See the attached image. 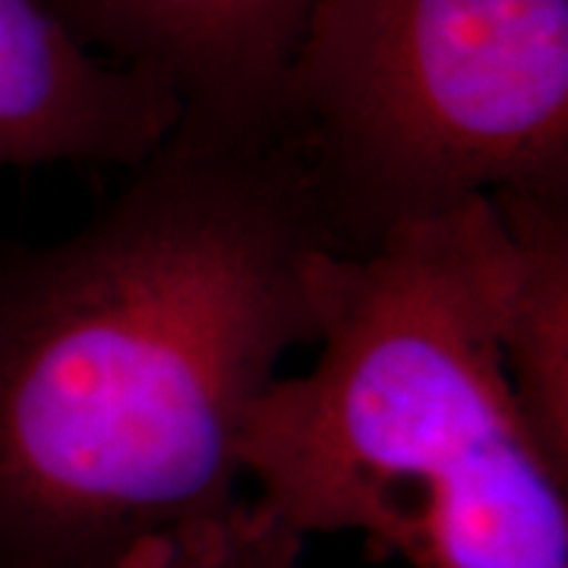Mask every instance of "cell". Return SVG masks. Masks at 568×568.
Listing matches in <instances>:
<instances>
[{
    "label": "cell",
    "instance_id": "6da1fadb",
    "mask_svg": "<svg viewBox=\"0 0 568 568\" xmlns=\"http://www.w3.org/2000/svg\"><path fill=\"white\" fill-rule=\"evenodd\" d=\"M338 253L297 149L178 123L51 244L0 246V568H118L224 525Z\"/></svg>",
    "mask_w": 568,
    "mask_h": 568
},
{
    "label": "cell",
    "instance_id": "7a4b0ae2",
    "mask_svg": "<svg viewBox=\"0 0 568 568\" xmlns=\"http://www.w3.org/2000/svg\"><path fill=\"white\" fill-rule=\"evenodd\" d=\"M493 203L316 265L320 357L241 443L272 515L407 568H568V470L540 446L489 316Z\"/></svg>",
    "mask_w": 568,
    "mask_h": 568
},
{
    "label": "cell",
    "instance_id": "3957f363",
    "mask_svg": "<svg viewBox=\"0 0 568 568\" xmlns=\"http://www.w3.org/2000/svg\"><path fill=\"white\" fill-rule=\"evenodd\" d=\"M342 256L503 190H568V0H316L282 85Z\"/></svg>",
    "mask_w": 568,
    "mask_h": 568
},
{
    "label": "cell",
    "instance_id": "277c9868",
    "mask_svg": "<svg viewBox=\"0 0 568 568\" xmlns=\"http://www.w3.org/2000/svg\"><path fill=\"white\" fill-rule=\"evenodd\" d=\"M183 118L155 73L108 61L51 0H0V168H136Z\"/></svg>",
    "mask_w": 568,
    "mask_h": 568
},
{
    "label": "cell",
    "instance_id": "5b68a950",
    "mask_svg": "<svg viewBox=\"0 0 568 568\" xmlns=\"http://www.w3.org/2000/svg\"><path fill=\"white\" fill-rule=\"evenodd\" d=\"M108 61L162 77L181 123L275 136L287 63L316 0H51Z\"/></svg>",
    "mask_w": 568,
    "mask_h": 568
},
{
    "label": "cell",
    "instance_id": "8992f818",
    "mask_svg": "<svg viewBox=\"0 0 568 568\" xmlns=\"http://www.w3.org/2000/svg\"><path fill=\"white\" fill-rule=\"evenodd\" d=\"M489 316L515 398L568 470V190L489 193Z\"/></svg>",
    "mask_w": 568,
    "mask_h": 568
},
{
    "label": "cell",
    "instance_id": "52a82bcc",
    "mask_svg": "<svg viewBox=\"0 0 568 568\" xmlns=\"http://www.w3.org/2000/svg\"><path fill=\"white\" fill-rule=\"evenodd\" d=\"M304 534L284 525L263 503H244L234 508L219 568H301Z\"/></svg>",
    "mask_w": 568,
    "mask_h": 568
},
{
    "label": "cell",
    "instance_id": "ba28073f",
    "mask_svg": "<svg viewBox=\"0 0 568 568\" xmlns=\"http://www.w3.org/2000/svg\"><path fill=\"white\" fill-rule=\"evenodd\" d=\"M227 521L215 525V528H196L155 537V540L142 544L140 549H133L118 568H219Z\"/></svg>",
    "mask_w": 568,
    "mask_h": 568
}]
</instances>
